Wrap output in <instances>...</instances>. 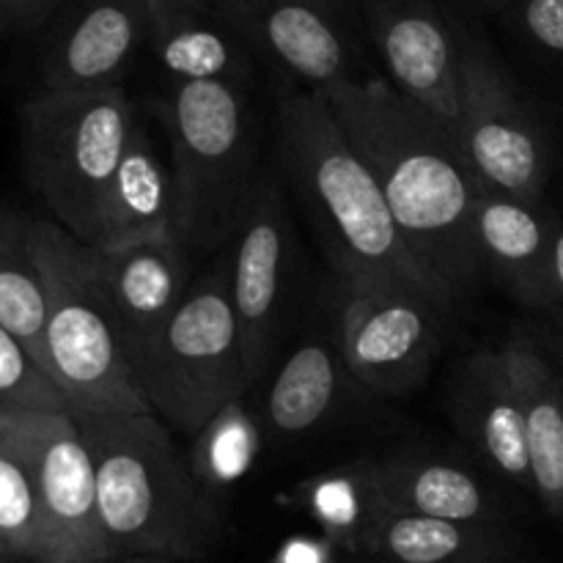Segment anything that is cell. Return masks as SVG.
I'll return each mask as SVG.
<instances>
[{
    "label": "cell",
    "mask_w": 563,
    "mask_h": 563,
    "mask_svg": "<svg viewBox=\"0 0 563 563\" xmlns=\"http://www.w3.org/2000/svg\"><path fill=\"white\" fill-rule=\"evenodd\" d=\"M319 93L372 168L418 264L456 297L465 295L482 275L473 242L482 179L454 126L379 75Z\"/></svg>",
    "instance_id": "6da1fadb"
},
{
    "label": "cell",
    "mask_w": 563,
    "mask_h": 563,
    "mask_svg": "<svg viewBox=\"0 0 563 563\" xmlns=\"http://www.w3.org/2000/svg\"><path fill=\"white\" fill-rule=\"evenodd\" d=\"M275 146L291 192L344 284L346 295L401 291L451 311L460 297L407 247L366 159L319 91H295L275 113Z\"/></svg>",
    "instance_id": "7a4b0ae2"
},
{
    "label": "cell",
    "mask_w": 563,
    "mask_h": 563,
    "mask_svg": "<svg viewBox=\"0 0 563 563\" xmlns=\"http://www.w3.org/2000/svg\"><path fill=\"white\" fill-rule=\"evenodd\" d=\"M75 421L91 451L99 520L115 559L201 561L220 537L218 504L196 482L170 429L154 412Z\"/></svg>",
    "instance_id": "3957f363"
},
{
    "label": "cell",
    "mask_w": 563,
    "mask_h": 563,
    "mask_svg": "<svg viewBox=\"0 0 563 563\" xmlns=\"http://www.w3.org/2000/svg\"><path fill=\"white\" fill-rule=\"evenodd\" d=\"M148 108L168 143L179 240L201 251L225 245L262 179V126L251 88L170 82Z\"/></svg>",
    "instance_id": "277c9868"
},
{
    "label": "cell",
    "mask_w": 563,
    "mask_h": 563,
    "mask_svg": "<svg viewBox=\"0 0 563 563\" xmlns=\"http://www.w3.org/2000/svg\"><path fill=\"white\" fill-rule=\"evenodd\" d=\"M33 245L47 286L44 363L71 416L152 412L121 352L91 247L47 218H33Z\"/></svg>",
    "instance_id": "5b68a950"
},
{
    "label": "cell",
    "mask_w": 563,
    "mask_h": 563,
    "mask_svg": "<svg viewBox=\"0 0 563 563\" xmlns=\"http://www.w3.org/2000/svg\"><path fill=\"white\" fill-rule=\"evenodd\" d=\"M141 108L124 88L86 93L42 91L22 108V165L53 223L91 240Z\"/></svg>",
    "instance_id": "8992f818"
},
{
    "label": "cell",
    "mask_w": 563,
    "mask_h": 563,
    "mask_svg": "<svg viewBox=\"0 0 563 563\" xmlns=\"http://www.w3.org/2000/svg\"><path fill=\"white\" fill-rule=\"evenodd\" d=\"M132 374L148 410L190 438L245 396L251 385L225 262L192 280L179 311Z\"/></svg>",
    "instance_id": "52a82bcc"
},
{
    "label": "cell",
    "mask_w": 563,
    "mask_h": 563,
    "mask_svg": "<svg viewBox=\"0 0 563 563\" xmlns=\"http://www.w3.org/2000/svg\"><path fill=\"white\" fill-rule=\"evenodd\" d=\"M456 31L462 44L456 119L462 148L484 187L542 203L550 176L548 141L517 91V82L471 16L456 14Z\"/></svg>",
    "instance_id": "ba28073f"
},
{
    "label": "cell",
    "mask_w": 563,
    "mask_h": 563,
    "mask_svg": "<svg viewBox=\"0 0 563 563\" xmlns=\"http://www.w3.org/2000/svg\"><path fill=\"white\" fill-rule=\"evenodd\" d=\"M229 295L240 324L247 385L262 379L286 335L295 308L297 234L286 203L284 181L262 170L231 240Z\"/></svg>",
    "instance_id": "9c48e42d"
},
{
    "label": "cell",
    "mask_w": 563,
    "mask_h": 563,
    "mask_svg": "<svg viewBox=\"0 0 563 563\" xmlns=\"http://www.w3.org/2000/svg\"><path fill=\"white\" fill-rule=\"evenodd\" d=\"M0 434L20 451L42 511V563H104L115 553L99 520L97 473L69 412L0 418Z\"/></svg>",
    "instance_id": "30bf717a"
},
{
    "label": "cell",
    "mask_w": 563,
    "mask_h": 563,
    "mask_svg": "<svg viewBox=\"0 0 563 563\" xmlns=\"http://www.w3.org/2000/svg\"><path fill=\"white\" fill-rule=\"evenodd\" d=\"M438 302L401 291L346 295L339 352L346 374L377 396H407L427 379L443 335Z\"/></svg>",
    "instance_id": "8fae6325"
},
{
    "label": "cell",
    "mask_w": 563,
    "mask_h": 563,
    "mask_svg": "<svg viewBox=\"0 0 563 563\" xmlns=\"http://www.w3.org/2000/svg\"><path fill=\"white\" fill-rule=\"evenodd\" d=\"M355 14L385 80L456 130L462 44L454 11L440 0H355Z\"/></svg>",
    "instance_id": "7c38bea8"
},
{
    "label": "cell",
    "mask_w": 563,
    "mask_h": 563,
    "mask_svg": "<svg viewBox=\"0 0 563 563\" xmlns=\"http://www.w3.org/2000/svg\"><path fill=\"white\" fill-rule=\"evenodd\" d=\"M253 49L258 64L295 77L306 91H328L368 77L355 31L308 0H209Z\"/></svg>",
    "instance_id": "4fadbf2b"
},
{
    "label": "cell",
    "mask_w": 563,
    "mask_h": 563,
    "mask_svg": "<svg viewBox=\"0 0 563 563\" xmlns=\"http://www.w3.org/2000/svg\"><path fill=\"white\" fill-rule=\"evenodd\" d=\"M148 44V0H66L42 55V91L121 88Z\"/></svg>",
    "instance_id": "5bb4252c"
},
{
    "label": "cell",
    "mask_w": 563,
    "mask_h": 563,
    "mask_svg": "<svg viewBox=\"0 0 563 563\" xmlns=\"http://www.w3.org/2000/svg\"><path fill=\"white\" fill-rule=\"evenodd\" d=\"M187 251L190 247L179 236L135 242L115 251L91 247L93 275L130 368L152 350L190 291L192 273Z\"/></svg>",
    "instance_id": "9a60e30c"
},
{
    "label": "cell",
    "mask_w": 563,
    "mask_h": 563,
    "mask_svg": "<svg viewBox=\"0 0 563 563\" xmlns=\"http://www.w3.org/2000/svg\"><path fill=\"white\" fill-rule=\"evenodd\" d=\"M451 407L478 465L520 495H533L520 394L500 350H478L456 368Z\"/></svg>",
    "instance_id": "2e32d148"
},
{
    "label": "cell",
    "mask_w": 563,
    "mask_h": 563,
    "mask_svg": "<svg viewBox=\"0 0 563 563\" xmlns=\"http://www.w3.org/2000/svg\"><path fill=\"white\" fill-rule=\"evenodd\" d=\"M157 132L159 126L141 110L86 245L115 251L135 242L179 236L174 170L170 159L163 157Z\"/></svg>",
    "instance_id": "e0dca14e"
},
{
    "label": "cell",
    "mask_w": 563,
    "mask_h": 563,
    "mask_svg": "<svg viewBox=\"0 0 563 563\" xmlns=\"http://www.w3.org/2000/svg\"><path fill=\"white\" fill-rule=\"evenodd\" d=\"M559 223L542 209L482 185L473 209V242L482 269L531 308L553 306V242Z\"/></svg>",
    "instance_id": "ac0fdd59"
},
{
    "label": "cell",
    "mask_w": 563,
    "mask_h": 563,
    "mask_svg": "<svg viewBox=\"0 0 563 563\" xmlns=\"http://www.w3.org/2000/svg\"><path fill=\"white\" fill-rule=\"evenodd\" d=\"M170 82L251 88L258 58L209 0H148V44Z\"/></svg>",
    "instance_id": "d6986e66"
},
{
    "label": "cell",
    "mask_w": 563,
    "mask_h": 563,
    "mask_svg": "<svg viewBox=\"0 0 563 563\" xmlns=\"http://www.w3.org/2000/svg\"><path fill=\"white\" fill-rule=\"evenodd\" d=\"M368 473L383 511L509 526L504 500L482 478L451 460L394 454L377 462L368 460Z\"/></svg>",
    "instance_id": "ffe728a7"
},
{
    "label": "cell",
    "mask_w": 563,
    "mask_h": 563,
    "mask_svg": "<svg viewBox=\"0 0 563 563\" xmlns=\"http://www.w3.org/2000/svg\"><path fill=\"white\" fill-rule=\"evenodd\" d=\"M520 533L495 522L383 511L361 548L363 563H517Z\"/></svg>",
    "instance_id": "44dd1931"
},
{
    "label": "cell",
    "mask_w": 563,
    "mask_h": 563,
    "mask_svg": "<svg viewBox=\"0 0 563 563\" xmlns=\"http://www.w3.org/2000/svg\"><path fill=\"white\" fill-rule=\"evenodd\" d=\"M500 352L520 394L533 495L548 515L563 517V379L531 335H511Z\"/></svg>",
    "instance_id": "7402d4cb"
},
{
    "label": "cell",
    "mask_w": 563,
    "mask_h": 563,
    "mask_svg": "<svg viewBox=\"0 0 563 563\" xmlns=\"http://www.w3.org/2000/svg\"><path fill=\"white\" fill-rule=\"evenodd\" d=\"M346 374L339 341L308 339L280 363L264 394L258 423L264 438L295 440L322 427L341 401Z\"/></svg>",
    "instance_id": "603a6c76"
},
{
    "label": "cell",
    "mask_w": 563,
    "mask_h": 563,
    "mask_svg": "<svg viewBox=\"0 0 563 563\" xmlns=\"http://www.w3.org/2000/svg\"><path fill=\"white\" fill-rule=\"evenodd\" d=\"M44 324L47 286L33 245V218L0 209V328L16 335L47 372Z\"/></svg>",
    "instance_id": "cb8c5ba5"
},
{
    "label": "cell",
    "mask_w": 563,
    "mask_h": 563,
    "mask_svg": "<svg viewBox=\"0 0 563 563\" xmlns=\"http://www.w3.org/2000/svg\"><path fill=\"white\" fill-rule=\"evenodd\" d=\"M300 504L311 515V520L322 528L324 539H330L335 548L346 550L355 559L361 555L374 520L383 515L372 487L368 460L322 473L302 484Z\"/></svg>",
    "instance_id": "d4e9b609"
},
{
    "label": "cell",
    "mask_w": 563,
    "mask_h": 563,
    "mask_svg": "<svg viewBox=\"0 0 563 563\" xmlns=\"http://www.w3.org/2000/svg\"><path fill=\"white\" fill-rule=\"evenodd\" d=\"M262 423L245 410L242 399L231 401L192 438V476L214 504L223 489L234 487L251 471L262 451Z\"/></svg>",
    "instance_id": "484cf974"
},
{
    "label": "cell",
    "mask_w": 563,
    "mask_h": 563,
    "mask_svg": "<svg viewBox=\"0 0 563 563\" xmlns=\"http://www.w3.org/2000/svg\"><path fill=\"white\" fill-rule=\"evenodd\" d=\"M0 559L42 563V511L20 451L0 434Z\"/></svg>",
    "instance_id": "4316f807"
},
{
    "label": "cell",
    "mask_w": 563,
    "mask_h": 563,
    "mask_svg": "<svg viewBox=\"0 0 563 563\" xmlns=\"http://www.w3.org/2000/svg\"><path fill=\"white\" fill-rule=\"evenodd\" d=\"M69 412L64 390L16 335L0 328V418Z\"/></svg>",
    "instance_id": "83f0119b"
},
{
    "label": "cell",
    "mask_w": 563,
    "mask_h": 563,
    "mask_svg": "<svg viewBox=\"0 0 563 563\" xmlns=\"http://www.w3.org/2000/svg\"><path fill=\"white\" fill-rule=\"evenodd\" d=\"M504 16L528 44L563 55V0H515Z\"/></svg>",
    "instance_id": "f1b7e54d"
},
{
    "label": "cell",
    "mask_w": 563,
    "mask_h": 563,
    "mask_svg": "<svg viewBox=\"0 0 563 563\" xmlns=\"http://www.w3.org/2000/svg\"><path fill=\"white\" fill-rule=\"evenodd\" d=\"M335 550L339 548L330 539L295 537L280 544L273 563H339L335 561Z\"/></svg>",
    "instance_id": "f546056e"
},
{
    "label": "cell",
    "mask_w": 563,
    "mask_h": 563,
    "mask_svg": "<svg viewBox=\"0 0 563 563\" xmlns=\"http://www.w3.org/2000/svg\"><path fill=\"white\" fill-rule=\"evenodd\" d=\"M3 3L14 22V31H36L55 20L66 0H3Z\"/></svg>",
    "instance_id": "4dcf8cb0"
},
{
    "label": "cell",
    "mask_w": 563,
    "mask_h": 563,
    "mask_svg": "<svg viewBox=\"0 0 563 563\" xmlns=\"http://www.w3.org/2000/svg\"><path fill=\"white\" fill-rule=\"evenodd\" d=\"M443 5H449L451 11L462 16L473 14H504L515 0H440Z\"/></svg>",
    "instance_id": "1f68e13d"
},
{
    "label": "cell",
    "mask_w": 563,
    "mask_h": 563,
    "mask_svg": "<svg viewBox=\"0 0 563 563\" xmlns=\"http://www.w3.org/2000/svg\"><path fill=\"white\" fill-rule=\"evenodd\" d=\"M308 3H317L319 9H324L330 16H335L341 25H346L350 31H357L355 0H308Z\"/></svg>",
    "instance_id": "d6a6232c"
},
{
    "label": "cell",
    "mask_w": 563,
    "mask_h": 563,
    "mask_svg": "<svg viewBox=\"0 0 563 563\" xmlns=\"http://www.w3.org/2000/svg\"><path fill=\"white\" fill-rule=\"evenodd\" d=\"M550 278H553V306L563 308V225H559V231H555Z\"/></svg>",
    "instance_id": "836d02e7"
},
{
    "label": "cell",
    "mask_w": 563,
    "mask_h": 563,
    "mask_svg": "<svg viewBox=\"0 0 563 563\" xmlns=\"http://www.w3.org/2000/svg\"><path fill=\"white\" fill-rule=\"evenodd\" d=\"M104 563H179V561L163 559V555H121V559L104 561Z\"/></svg>",
    "instance_id": "e575fe53"
},
{
    "label": "cell",
    "mask_w": 563,
    "mask_h": 563,
    "mask_svg": "<svg viewBox=\"0 0 563 563\" xmlns=\"http://www.w3.org/2000/svg\"><path fill=\"white\" fill-rule=\"evenodd\" d=\"M9 31H14V22H11V14H9V9H5V3L0 0V36Z\"/></svg>",
    "instance_id": "d590c367"
},
{
    "label": "cell",
    "mask_w": 563,
    "mask_h": 563,
    "mask_svg": "<svg viewBox=\"0 0 563 563\" xmlns=\"http://www.w3.org/2000/svg\"><path fill=\"white\" fill-rule=\"evenodd\" d=\"M0 563H5V561H3V559H0Z\"/></svg>",
    "instance_id": "8d00e7d4"
}]
</instances>
